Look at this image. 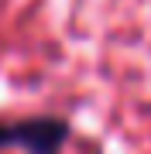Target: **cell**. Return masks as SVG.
Segmentation results:
<instances>
[{"label": "cell", "mask_w": 151, "mask_h": 154, "mask_svg": "<svg viewBox=\"0 0 151 154\" xmlns=\"http://www.w3.org/2000/svg\"><path fill=\"white\" fill-rule=\"evenodd\" d=\"M72 137L65 116H24V120H0V151L24 154H62Z\"/></svg>", "instance_id": "6da1fadb"}]
</instances>
